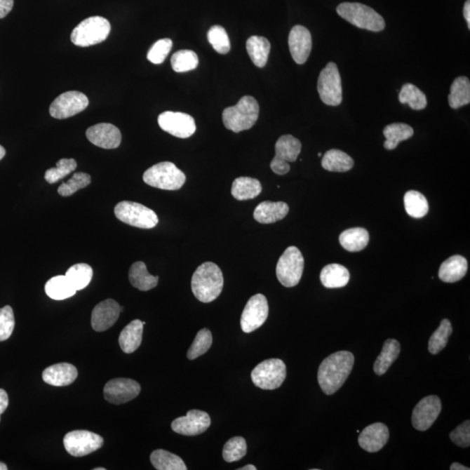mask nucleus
I'll return each instance as SVG.
<instances>
[{"label":"nucleus","instance_id":"f257e3e1","mask_svg":"<svg viewBox=\"0 0 470 470\" xmlns=\"http://www.w3.org/2000/svg\"><path fill=\"white\" fill-rule=\"evenodd\" d=\"M354 363V354L349 351H339L328 356L318 370L321 390L328 396L337 392L351 373Z\"/></svg>","mask_w":470,"mask_h":470},{"label":"nucleus","instance_id":"f03ea898","mask_svg":"<svg viewBox=\"0 0 470 470\" xmlns=\"http://www.w3.org/2000/svg\"><path fill=\"white\" fill-rule=\"evenodd\" d=\"M224 285L223 274L213 262H205L198 267L192 277L191 287L199 301L209 303L222 294Z\"/></svg>","mask_w":470,"mask_h":470},{"label":"nucleus","instance_id":"7ed1b4c3","mask_svg":"<svg viewBox=\"0 0 470 470\" xmlns=\"http://www.w3.org/2000/svg\"><path fill=\"white\" fill-rule=\"evenodd\" d=\"M260 107L252 96L242 97L237 105L223 111L222 119L226 128L234 133L250 129L257 121Z\"/></svg>","mask_w":470,"mask_h":470},{"label":"nucleus","instance_id":"20e7f679","mask_svg":"<svg viewBox=\"0 0 470 470\" xmlns=\"http://www.w3.org/2000/svg\"><path fill=\"white\" fill-rule=\"evenodd\" d=\"M336 11L342 19L358 28L376 32L385 28V21L382 15L363 4L342 3Z\"/></svg>","mask_w":470,"mask_h":470},{"label":"nucleus","instance_id":"39448f33","mask_svg":"<svg viewBox=\"0 0 470 470\" xmlns=\"http://www.w3.org/2000/svg\"><path fill=\"white\" fill-rule=\"evenodd\" d=\"M111 32L109 21L94 16L83 20L74 29L71 41L75 46L88 47L106 41Z\"/></svg>","mask_w":470,"mask_h":470},{"label":"nucleus","instance_id":"423d86ee","mask_svg":"<svg viewBox=\"0 0 470 470\" xmlns=\"http://www.w3.org/2000/svg\"><path fill=\"white\" fill-rule=\"evenodd\" d=\"M186 179L185 173L168 161L152 166L143 175V180L147 185L170 191L180 189Z\"/></svg>","mask_w":470,"mask_h":470},{"label":"nucleus","instance_id":"0eeeda50","mask_svg":"<svg viewBox=\"0 0 470 470\" xmlns=\"http://www.w3.org/2000/svg\"><path fill=\"white\" fill-rule=\"evenodd\" d=\"M114 213L121 222L138 229H154L159 223L154 211L136 202H119L114 208Z\"/></svg>","mask_w":470,"mask_h":470},{"label":"nucleus","instance_id":"6e6552de","mask_svg":"<svg viewBox=\"0 0 470 470\" xmlns=\"http://www.w3.org/2000/svg\"><path fill=\"white\" fill-rule=\"evenodd\" d=\"M303 270L304 258L302 252L296 247H289L278 260L277 279L286 288L295 287L302 279Z\"/></svg>","mask_w":470,"mask_h":470},{"label":"nucleus","instance_id":"1a4fd4ad","mask_svg":"<svg viewBox=\"0 0 470 470\" xmlns=\"http://www.w3.org/2000/svg\"><path fill=\"white\" fill-rule=\"evenodd\" d=\"M287 376V368L280 359L263 361L252 371L253 382L258 388L274 390L282 385Z\"/></svg>","mask_w":470,"mask_h":470},{"label":"nucleus","instance_id":"9d476101","mask_svg":"<svg viewBox=\"0 0 470 470\" xmlns=\"http://www.w3.org/2000/svg\"><path fill=\"white\" fill-rule=\"evenodd\" d=\"M318 93L328 106L337 107L342 101V79L337 66L329 62L318 79Z\"/></svg>","mask_w":470,"mask_h":470},{"label":"nucleus","instance_id":"9b49d317","mask_svg":"<svg viewBox=\"0 0 470 470\" xmlns=\"http://www.w3.org/2000/svg\"><path fill=\"white\" fill-rule=\"evenodd\" d=\"M302 143L292 135L281 136L276 144V156L271 162V169L278 175H284L290 171L289 162H295L301 154Z\"/></svg>","mask_w":470,"mask_h":470},{"label":"nucleus","instance_id":"f8f14e48","mask_svg":"<svg viewBox=\"0 0 470 470\" xmlns=\"http://www.w3.org/2000/svg\"><path fill=\"white\" fill-rule=\"evenodd\" d=\"M104 440L100 435L88 430H74L67 434L64 446L72 457H81L100 450Z\"/></svg>","mask_w":470,"mask_h":470},{"label":"nucleus","instance_id":"ddd939ff","mask_svg":"<svg viewBox=\"0 0 470 470\" xmlns=\"http://www.w3.org/2000/svg\"><path fill=\"white\" fill-rule=\"evenodd\" d=\"M267 300L262 294L252 296L248 300L241 318V326L244 333H252L262 327L269 316Z\"/></svg>","mask_w":470,"mask_h":470},{"label":"nucleus","instance_id":"4468645a","mask_svg":"<svg viewBox=\"0 0 470 470\" xmlns=\"http://www.w3.org/2000/svg\"><path fill=\"white\" fill-rule=\"evenodd\" d=\"M158 123L163 131L177 138H189L196 131L194 119L180 112H164L159 115Z\"/></svg>","mask_w":470,"mask_h":470},{"label":"nucleus","instance_id":"2eb2a0df","mask_svg":"<svg viewBox=\"0 0 470 470\" xmlns=\"http://www.w3.org/2000/svg\"><path fill=\"white\" fill-rule=\"evenodd\" d=\"M88 98L84 93L77 91L61 94L50 107L51 116L64 119L81 113L88 107Z\"/></svg>","mask_w":470,"mask_h":470},{"label":"nucleus","instance_id":"dca6fc26","mask_svg":"<svg viewBox=\"0 0 470 470\" xmlns=\"http://www.w3.org/2000/svg\"><path fill=\"white\" fill-rule=\"evenodd\" d=\"M141 387L135 380L117 378L111 380L105 386L104 396L112 404H124L140 395Z\"/></svg>","mask_w":470,"mask_h":470},{"label":"nucleus","instance_id":"f3484780","mask_svg":"<svg viewBox=\"0 0 470 470\" xmlns=\"http://www.w3.org/2000/svg\"><path fill=\"white\" fill-rule=\"evenodd\" d=\"M442 410V401L438 396H429L422 399L415 407L412 423L419 431H426L438 418Z\"/></svg>","mask_w":470,"mask_h":470},{"label":"nucleus","instance_id":"a211bd4d","mask_svg":"<svg viewBox=\"0 0 470 470\" xmlns=\"http://www.w3.org/2000/svg\"><path fill=\"white\" fill-rule=\"evenodd\" d=\"M211 425V418L207 412L192 410L185 417L175 419L172 422V429L180 435L195 436L201 435Z\"/></svg>","mask_w":470,"mask_h":470},{"label":"nucleus","instance_id":"6ab92c4d","mask_svg":"<svg viewBox=\"0 0 470 470\" xmlns=\"http://www.w3.org/2000/svg\"><path fill=\"white\" fill-rule=\"evenodd\" d=\"M288 46L293 60L299 65L306 62L312 50V36L302 25H295L288 36Z\"/></svg>","mask_w":470,"mask_h":470},{"label":"nucleus","instance_id":"aec40b11","mask_svg":"<svg viewBox=\"0 0 470 470\" xmlns=\"http://www.w3.org/2000/svg\"><path fill=\"white\" fill-rule=\"evenodd\" d=\"M90 142L104 149H115L121 143V133L109 123H100L91 126L86 133Z\"/></svg>","mask_w":470,"mask_h":470},{"label":"nucleus","instance_id":"412c9836","mask_svg":"<svg viewBox=\"0 0 470 470\" xmlns=\"http://www.w3.org/2000/svg\"><path fill=\"white\" fill-rule=\"evenodd\" d=\"M122 307L114 300L107 299L94 307L92 313V327L97 332L107 330L119 319Z\"/></svg>","mask_w":470,"mask_h":470},{"label":"nucleus","instance_id":"4be33fe9","mask_svg":"<svg viewBox=\"0 0 470 470\" xmlns=\"http://www.w3.org/2000/svg\"><path fill=\"white\" fill-rule=\"evenodd\" d=\"M389 439V430L383 423L376 422L361 432L358 443L363 450L375 453L382 450Z\"/></svg>","mask_w":470,"mask_h":470},{"label":"nucleus","instance_id":"5701e85b","mask_svg":"<svg viewBox=\"0 0 470 470\" xmlns=\"http://www.w3.org/2000/svg\"><path fill=\"white\" fill-rule=\"evenodd\" d=\"M77 376V368L67 363L53 365L46 368L42 375L43 380L47 384L56 387L70 385Z\"/></svg>","mask_w":470,"mask_h":470},{"label":"nucleus","instance_id":"b1692460","mask_svg":"<svg viewBox=\"0 0 470 470\" xmlns=\"http://www.w3.org/2000/svg\"><path fill=\"white\" fill-rule=\"evenodd\" d=\"M289 211L285 202L264 201L255 209L254 218L262 224H271L284 219Z\"/></svg>","mask_w":470,"mask_h":470},{"label":"nucleus","instance_id":"393cba45","mask_svg":"<svg viewBox=\"0 0 470 470\" xmlns=\"http://www.w3.org/2000/svg\"><path fill=\"white\" fill-rule=\"evenodd\" d=\"M467 271V260L461 255H454L441 265L438 276L441 280L447 283H455L461 281Z\"/></svg>","mask_w":470,"mask_h":470},{"label":"nucleus","instance_id":"a878e982","mask_svg":"<svg viewBox=\"0 0 470 470\" xmlns=\"http://www.w3.org/2000/svg\"><path fill=\"white\" fill-rule=\"evenodd\" d=\"M143 327V321L135 320L123 329L119 337V346L123 352L132 354L140 348L142 342Z\"/></svg>","mask_w":470,"mask_h":470},{"label":"nucleus","instance_id":"bb28decb","mask_svg":"<svg viewBox=\"0 0 470 470\" xmlns=\"http://www.w3.org/2000/svg\"><path fill=\"white\" fill-rule=\"evenodd\" d=\"M320 278L325 288H340L349 283L350 274L344 266L329 264L321 270Z\"/></svg>","mask_w":470,"mask_h":470},{"label":"nucleus","instance_id":"cd10ccee","mask_svg":"<svg viewBox=\"0 0 470 470\" xmlns=\"http://www.w3.org/2000/svg\"><path fill=\"white\" fill-rule=\"evenodd\" d=\"M401 353V344L395 339H389L382 347V352L374 364V371L377 375H382L395 363Z\"/></svg>","mask_w":470,"mask_h":470},{"label":"nucleus","instance_id":"c85d7f7f","mask_svg":"<svg viewBox=\"0 0 470 470\" xmlns=\"http://www.w3.org/2000/svg\"><path fill=\"white\" fill-rule=\"evenodd\" d=\"M129 281L140 291H149L158 285L159 277L151 276L142 262L133 263L129 270Z\"/></svg>","mask_w":470,"mask_h":470},{"label":"nucleus","instance_id":"c756f323","mask_svg":"<svg viewBox=\"0 0 470 470\" xmlns=\"http://www.w3.org/2000/svg\"><path fill=\"white\" fill-rule=\"evenodd\" d=\"M262 191V186L258 180L240 177L234 180L231 193L237 201H248L257 197Z\"/></svg>","mask_w":470,"mask_h":470},{"label":"nucleus","instance_id":"7c9ffc66","mask_svg":"<svg viewBox=\"0 0 470 470\" xmlns=\"http://www.w3.org/2000/svg\"><path fill=\"white\" fill-rule=\"evenodd\" d=\"M339 241L347 251L359 252L367 247L370 242V234L366 229L354 227L342 232L340 235Z\"/></svg>","mask_w":470,"mask_h":470},{"label":"nucleus","instance_id":"2f4dec72","mask_svg":"<svg viewBox=\"0 0 470 470\" xmlns=\"http://www.w3.org/2000/svg\"><path fill=\"white\" fill-rule=\"evenodd\" d=\"M246 46L253 63L260 68L265 67L271 50L270 42L267 39L260 36H252L248 39Z\"/></svg>","mask_w":470,"mask_h":470},{"label":"nucleus","instance_id":"473e14b6","mask_svg":"<svg viewBox=\"0 0 470 470\" xmlns=\"http://www.w3.org/2000/svg\"><path fill=\"white\" fill-rule=\"evenodd\" d=\"M321 166L329 172L344 173L354 166V160L341 150L331 149L324 154Z\"/></svg>","mask_w":470,"mask_h":470},{"label":"nucleus","instance_id":"72a5a7b5","mask_svg":"<svg viewBox=\"0 0 470 470\" xmlns=\"http://www.w3.org/2000/svg\"><path fill=\"white\" fill-rule=\"evenodd\" d=\"M386 141L384 147L387 150H394L398 146L401 141L410 139L414 135V129L404 123H393L383 129Z\"/></svg>","mask_w":470,"mask_h":470},{"label":"nucleus","instance_id":"f704fd0d","mask_svg":"<svg viewBox=\"0 0 470 470\" xmlns=\"http://www.w3.org/2000/svg\"><path fill=\"white\" fill-rule=\"evenodd\" d=\"M46 294L55 301H63L76 294V289L72 287L66 276H58L51 278L45 286Z\"/></svg>","mask_w":470,"mask_h":470},{"label":"nucleus","instance_id":"c9c22d12","mask_svg":"<svg viewBox=\"0 0 470 470\" xmlns=\"http://www.w3.org/2000/svg\"><path fill=\"white\" fill-rule=\"evenodd\" d=\"M448 103L453 109H458L470 103V81L467 77H458L452 83Z\"/></svg>","mask_w":470,"mask_h":470},{"label":"nucleus","instance_id":"e433bc0d","mask_svg":"<svg viewBox=\"0 0 470 470\" xmlns=\"http://www.w3.org/2000/svg\"><path fill=\"white\" fill-rule=\"evenodd\" d=\"M150 460L154 467L158 470L187 469L182 458L164 450H154L151 454Z\"/></svg>","mask_w":470,"mask_h":470},{"label":"nucleus","instance_id":"4c0bfd02","mask_svg":"<svg viewBox=\"0 0 470 470\" xmlns=\"http://www.w3.org/2000/svg\"><path fill=\"white\" fill-rule=\"evenodd\" d=\"M404 207L408 215L415 219L424 217L429 212L428 201L417 191H408L404 195Z\"/></svg>","mask_w":470,"mask_h":470},{"label":"nucleus","instance_id":"58836bf2","mask_svg":"<svg viewBox=\"0 0 470 470\" xmlns=\"http://www.w3.org/2000/svg\"><path fill=\"white\" fill-rule=\"evenodd\" d=\"M93 271L91 267L86 263L76 264L67 271L66 277L70 281L76 291L82 290L91 282Z\"/></svg>","mask_w":470,"mask_h":470},{"label":"nucleus","instance_id":"ea45409f","mask_svg":"<svg viewBox=\"0 0 470 470\" xmlns=\"http://www.w3.org/2000/svg\"><path fill=\"white\" fill-rule=\"evenodd\" d=\"M401 104H408L413 110H423L427 107V98L424 93L413 84H405L399 94Z\"/></svg>","mask_w":470,"mask_h":470},{"label":"nucleus","instance_id":"a19ab883","mask_svg":"<svg viewBox=\"0 0 470 470\" xmlns=\"http://www.w3.org/2000/svg\"><path fill=\"white\" fill-rule=\"evenodd\" d=\"M453 332V328L450 321L444 319L438 328L431 335L429 341V351L432 354H437L442 351L448 344V337Z\"/></svg>","mask_w":470,"mask_h":470},{"label":"nucleus","instance_id":"79ce46f5","mask_svg":"<svg viewBox=\"0 0 470 470\" xmlns=\"http://www.w3.org/2000/svg\"><path fill=\"white\" fill-rule=\"evenodd\" d=\"M171 64L176 72H189L198 67L199 58L193 51L180 50L172 56Z\"/></svg>","mask_w":470,"mask_h":470},{"label":"nucleus","instance_id":"37998d69","mask_svg":"<svg viewBox=\"0 0 470 470\" xmlns=\"http://www.w3.org/2000/svg\"><path fill=\"white\" fill-rule=\"evenodd\" d=\"M213 344L212 333L208 328L201 329L198 332L196 337L188 349L187 356L188 359L194 360L207 353Z\"/></svg>","mask_w":470,"mask_h":470},{"label":"nucleus","instance_id":"c03bdc74","mask_svg":"<svg viewBox=\"0 0 470 470\" xmlns=\"http://www.w3.org/2000/svg\"><path fill=\"white\" fill-rule=\"evenodd\" d=\"M247 450V442L243 437L235 436L224 445L222 457L227 462H237L245 457Z\"/></svg>","mask_w":470,"mask_h":470},{"label":"nucleus","instance_id":"a18cd8bd","mask_svg":"<svg viewBox=\"0 0 470 470\" xmlns=\"http://www.w3.org/2000/svg\"><path fill=\"white\" fill-rule=\"evenodd\" d=\"M56 168L47 170L45 179L49 184L60 182L77 168V162L74 159H61L57 162Z\"/></svg>","mask_w":470,"mask_h":470},{"label":"nucleus","instance_id":"49530a36","mask_svg":"<svg viewBox=\"0 0 470 470\" xmlns=\"http://www.w3.org/2000/svg\"><path fill=\"white\" fill-rule=\"evenodd\" d=\"M91 182V176L88 173H76L67 182L61 184L58 188V193L63 197L71 196L79 189L89 186Z\"/></svg>","mask_w":470,"mask_h":470},{"label":"nucleus","instance_id":"de8ad7c7","mask_svg":"<svg viewBox=\"0 0 470 470\" xmlns=\"http://www.w3.org/2000/svg\"><path fill=\"white\" fill-rule=\"evenodd\" d=\"M208 39L217 53L226 54L229 52L231 46L229 35L220 25H213L209 29Z\"/></svg>","mask_w":470,"mask_h":470},{"label":"nucleus","instance_id":"09e8293b","mask_svg":"<svg viewBox=\"0 0 470 470\" xmlns=\"http://www.w3.org/2000/svg\"><path fill=\"white\" fill-rule=\"evenodd\" d=\"M173 47V41L170 39H162L154 43L147 53V60L155 65L164 62Z\"/></svg>","mask_w":470,"mask_h":470},{"label":"nucleus","instance_id":"8fccbe9b","mask_svg":"<svg viewBox=\"0 0 470 470\" xmlns=\"http://www.w3.org/2000/svg\"><path fill=\"white\" fill-rule=\"evenodd\" d=\"M14 327L15 319L12 307L6 306L0 309V342L6 341L11 337Z\"/></svg>","mask_w":470,"mask_h":470},{"label":"nucleus","instance_id":"3c124183","mask_svg":"<svg viewBox=\"0 0 470 470\" xmlns=\"http://www.w3.org/2000/svg\"><path fill=\"white\" fill-rule=\"evenodd\" d=\"M450 440L455 445L468 448L470 445V422L462 423L450 433Z\"/></svg>","mask_w":470,"mask_h":470},{"label":"nucleus","instance_id":"603ef678","mask_svg":"<svg viewBox=\"0 0 470 470\" xmlns=\"http://www.w3.org/2000/svg\"><path fill=\"white\" fill-rule=\"evenodd\" d=\"M13 7V0H0V19L5 18Z\"/></svg>","mask_w":470,"mask_h":470},{"label":"nucleus","instance_id":"864d4df0","mask_svg":"<svg viewBox=\"0 0 470 470\" xmlns=\"http://www.w3.org/2000/svg\"><path fill=\"white\" fill-rule=\"evenodd\" d=\"M8 395H7L5 390L0 389V415L6 411L7 407H8Z\"/></svg>","mask_w":470,"mask_h":470},{"label":"nucleus","instance_id":"5fc2aeb1","mask_svg":"<svg viewBox=\"0 0 470 470\" xmlns=\"http://www.w3.org/2000/svg\"><path fill=\"white\" fill-rule=\"evenodd\" d=\"M464 15L468 23V27L470 29V0L465 2L464 8Z\"/></svg>","mask_w":470,"mask_h":470},{"label":"nucleus","instance_id":"6e6d98bb","mask_svg":"<svg viewBox=\"0 0 470 470\" xmlns=\"http://www.w3.org/2000/svg\"><path fill=\"white\" fill-rule=\"evenodd\" d=\"M451 470H469V468L465 467V466L458 464V462H455V464L450 466Z\"/></svg>","mask_w":470,"mask_h":470},{"label":"nucleus","instance_id":"4d7b16f0","mask_svg":"<svg viewBox=\"0 0 470 470\" xmlns=\"http://www.w3.org/2000/svg\"><path fill=\"white\" fill-rule=\"evenodd\" d=\"M255 466L249 464V465H246L244 467H242L241 469H238V470H256Z\"/></svg>","mask_w":470,"mask_h":470},{"label":"nucleus","instance_id":"13d9d810","mask_svg":"<svg viewBox=\"0 0 470 470\" xmlns=\"http://www.w3.org/2000/svg\"><path fill=\"white\" fill-rule=\"evenodd\" d=\"M6 155V149L2 146H0V161L2 160Z\"/></svg>","mask_w":470,"mask_h":470},{"label":"nucleus","instance_id":"bf43d9fd","mask_svg":"<svg viewBox=\"0 0 470 470\" xmlns=\"http://www.w3.org/2000/svg\"><path fill=\"white\" fill-rule=\"evenodd\" d=\"M7 467L5 464H3V462H0V470H6Z\"/></svg>","mask_w":470,"mask_h":470},{"label":"nucleus","instance_id":"052dcab7","mask_svg":"<svg viewBox=\"0 0 470 470\" xmlns=\"http://www.w3.org/2000/svg\"><path fill=\"white\" fill-rule=\"evenodd\" d=\"M105 469H104V468H96V469H94V470H105Z\"/></svg>","mask_w":470,"mask_h":470},{"label":"nucleus","instance_id":"680f3d73","mask_svg":"<svg viewBox=\"0 0 470 470\" xmlns=\"http://www.w3.org/2000/svg\"><path fill=\"white\" fill-rule=\"evenodd\" d=\"M318 156H320V157H321V153L318 154Z\"/></svg>","mask_w":470,"mask_h":470}]
</instances>
